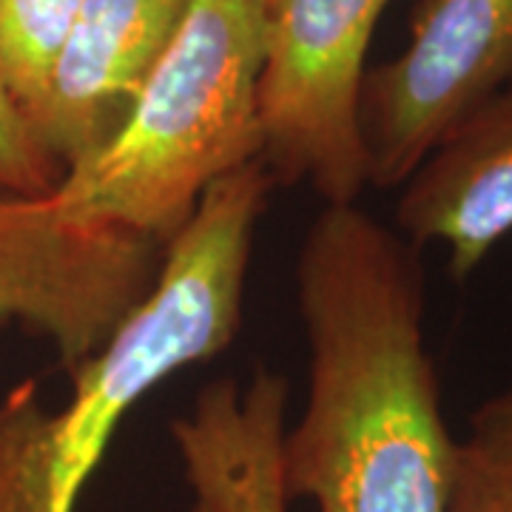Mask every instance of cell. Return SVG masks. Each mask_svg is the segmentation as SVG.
<instances>
[{
	"label": "cell",
	"mask_w": 512,
	"mask_h": 512,
	"mask_svg": "<svg viewBox=\"0 0 512 512\" xmlns=\"http://www.w3.org/2000/svg\"><path fill=\"white\" fill-rule=\"evenodd\" d=\"M416 251L356 202L322 205L299 242L308 393L282 439L288 501L305 498L313 512H447L456 436L424 342Z\"/></svg>",
	"instance_id": "1"
},
{
	"label": "cell",
	"mask_w": 512,
	"mask_h": 512,
	"mask_svg": "<svg viewBox=\"0 0 512 512\" xmlns=\"http://www.w3.org/2000/svg\"><path fill=\"white\" fill-rule=\"evenodd\" d=\"M256 0H191L120 131L49 194L86 225L165 245L211 185L262 160Z\"/></svg>",
	"instance_id": "2"
},
{
	"label": "cell",
	"mask_w": 512,
	"mask_h": 512,
	"mask_svg": "<svg viewBox=\"0 0 512 512\" xmlns=\"http://www.w3.org/2000/svg\"><path fill=\"white\" fill-rule=\"evenodd\" d=\"M274 177L262 160L202 194L163 245L160 271L103 348L72 373V399L49 413L52 512H77L120 424L177 370L220 356L237 339L254 239Z\"/></svg>",
	"instance_id": "3"
},
{
	"label": "cell",
	"mask_w": 512,
	"mask_h": 512,
	"mask_svg": "<svg viewBox=\"0 0 512 512\" xmlns=\"http://www.w3.org/2000/svg\"><path fill=\"white\" fill-rule=\"evenodd\" d=\"M390 0H256L262 163L325 205L370 185L362 137L367 49Z\"/></svg>",
	"instance_id": "4"
},
{
	"label": "cell",
	"mask_w": 512,
	"mask_h": 512,
	"mask_svg": "<svg viewBox=\"0 0 512 512\" xmlns=\"http://www.w3.org/2000/svg\"><path fill=\"white\" fill-rule=\"evenodd\" d=\"M163 245L74 222L52 197L0 180V328L20 325L74 373L103 348L160 271Z\"/></svg>",
	"instance_id": "5"
},
{
	"label": "cell",
	"mask_w": 512,
	"mask_h": 512,
	"mask_svg": "<svg viewBox=\"0 0 512 512\" xmlns=\"http://www.w3.org/2000/svg\"><path fill=\"white\" fill-rule=\"evenodd\" d=\"M512 86V0H424L402 55L362 92L367 177L399 188L478 106Z\"/></svg>",
	"instance_id": "6"
},
{
	"label": "cell",
	"mask_w": 512,
	"mask_h": 512,
	"mask_svg": "<svg viewBox=\"0 0 512 512\" xmlns=\"http://www.w3.org/2000/svg\"><path fill=\"white\" fill-rule=\"evenodd\" d=\"M191 0H83L29 128L60 168L89 160L126 123Z\"/></svg>",
	"instance_id": "7"
},
{
	"label": "cell",
	"mask_w": 512,
	"mask_h": 512,
	"mask_svg": "<svg viewBox=\"0 0 512 512\" xmlns=\"http://www.w3.org/2000/svg\"><path fill=\"white\" fill-rule=\"evenodd\" d=\"M399 188L402 237L444 245L450 276H473L512 234V86L461 120Z\"/></svg>",
	"instance_id": "8"
},
{
	"label": "cell",
	"mask_w": 512,
	"mask_h": 512,
	"mask_svg": "<svg viewBox=\"0 0 512 512\" xmlns=\"http://www.w3.org/2000/svg\"><path fill=\"white\" fill-rule=\"evenodd\" d=\"M288 379L256 367L248 379L202 387L171 421V441L191 490V512H288L282 439Z\"/></svg>",
	"instance_id": "9"
},
{
	"label": "cell",
	"mask_w": 512,
	"mask_h": 512,
	"mask_svg": "<svg viewBox=\"0 0 512 512\" xmlns=\"http://www.w3.org/2000/svg\"><path fill=\"white\" fill-rule=\"evenodd\" d=\"M80 6L83 0H0V92L23 120L46 92Z\"/></svg>",
	"instance_id": "10"
},
{
	"label": "cell",
	"mask_w": 512,
	"mask_h": 512,
	"mask_svg": "<svg viewBox=\"0 0 512 512\" xmlns=\"http://www.w3.org/2000/svg\"><path fill=\"white\" fill-rule=\"evenodd\" d=\"M447 512H512V384L481 404L456 439Z\"/></svg>",
	"instance_id": "11"
},
{
	"label": "cell",
	"mask_w": 512,
	"mask_h": 512,
	"mask_svg": "<svg viewBox=\"0 0 512 512\" xmlns=\"http://www.w3.org/2000/svg\"><path fill=\"white\" fill-rule=\"evenodd\" d=\"M49 413L35 382H20L0 396V512H52Z\"/></svg>",
	"instance_id": "12"
},
{
	"label": "cell",
	"mask_w": 512,
	"mask_h": 512,
	"mask_svg": "<svg viewBox=\"0 0 512 512\" xmlns=\"http://www.w3.org/2000/svg\"><path fill=\"white\" fill-rule=\"evenodd\" d=\"M63 177L55 163L35 140L18 106L0 92V180L18 191L46 197Z\"/></svg>",
	"instance_id": "13"
}]
</instances>
